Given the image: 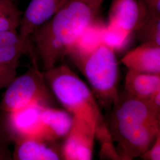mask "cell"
Instances as JSON below:
<instances>
[{"instance_id": "obj_4", "label": "cell", "mask_w": 160, "mask_h": 160, "mask_svg": "<svg viewBox=\"0 0 160 160\" xmlns=\"http://www.w3.org/2000/svg\"><path fill=\"white\" fill-rule=\"evenodd\" d=\"M74 62L99 102L104 107L112 106L119 95L118 63L114 50L102 43L90 53Z\"/></svg>"}, {"instance_id": "obj_17", "label": "cell", "mask_w": 160, "mask_h": 160, "mask_svg": "<svg viewBox=\"0 0 160 160\" xmlns=\"http://www.w3.org/2000/svg\"><path fill=\"white\" fill-rule=\"evenodd\" d=\"M136 32L142 43L160 46V16L146 18Z\"/></svg>"}, {"instance_id": "obj_7", "label": "cell", "mask_w": 160, "mask_h": 160, "mask_svg": "<svg viewBox=\"0 0 160 160\" xmlns=\"http://www.w3.org/2000/svg\"><path fill=\"white\" fill-rule=\"evenodd\" d=\"M66 0H32L22 16L20 35L26 39L49 20L63 6Z\"/></svg>"}, {"instance_id": "obj_14", "label": "cell", "mask_w": 160, "mask_h": 160, "mask_svg": "<svg viewBox=\"0 0 160 160\" xmlns=\"http://www.w3.org/2000/svg\"><path fill=\"white\" fill-rule=\"evenodd\" d=\"M106 24L98 18L81 33L74 45L70 48L67 55L74 59L84 57L103 43V33Z\"/></svg>"}, {"instance_id": "obj_6", "label": "cell", "mask_w": 160, "mask_h": 160, "mask_svg": "<svg viewBox=\"0 0 160 160\" xmlns=\"http://www.w3.org/2000/svg\"><path fill=\"white\" fill-rule=\"evenodd\" d=\"M65 138L61 151L62 159L92 160L96 135L90 126L74 118L72 128Z\"/></svg>"}, {"instance_id": "obj_19", "label": "cell", "mask_w": 160, "mask_h": 160, "mask_svg": "<svg viewBox=\"0 0 160 160\" xmlns=\"http://www.w3.org/2000/svg\"><path fill=\"white\" fill-rule=\"evenodd\" d=\"M17 67L0 63V90L6 88L17 76Z\"/></svg>"}, {"instance_id": "obj_11", "label": "cell", "mask_w": 160, "mask_h": 160, "mask_svg": "<svg viewBox=\"0 0 160 160\" xmlns=\"http://www.w3.org/2000/svg\"><path fill=\"white\" fill-rule=\"evenodd\" d=\"M48 141L33 138H25L14 141L12 160H58L62 159Z\"/></svg>"}, {"instance_id": "obj_21", "label": "cell", "mask_w": 160, "mask_h": 160, "mask_svg": "<svg viewBox=\"0 0 160 160\" xmlns=\"http://www.w3.org/2000/svg\"><path fill=\"white\" fill-rule=\"evenodd\" d=\"M143 160H160V133L156 138L154 142L151 147L141 156Z\"/></svg>"}, {"instance_id": "obj_1", "label": "cell", "mask_w": 160, "mask_h": 160, "mask_svg": "<svg viewBox=\"0 0 160 160\" xmlns=\"http://www.w3.org/2000/svg\"><path fill=\"white\" fill-rule=\"evenodd\" d=\"M105 0H66L63 6L32 36L44 71L67 53L82 31L98 20Z\"/></svg>"}, {"instance_id": "obj_20", "label": "cell", "mask_w": 160, "mask_h": 160, "mask_svg": "<svg viewBox=\"0 0 160 160\" xmlns=\"http://www.w3.org/2000/svg\"><path fill=\"white\" fill-rule=\"evenodd\" d=\"M139 1L143 8L146 18L160 16V0H139Z\"/></svg>"}, {"instance_id": "obj_10", "label": "cell", "mask_w": 160, "mask_h": 160, "mask_svg": "<svg viewBox=\"0 0 160 160\" xmlns=\"http://www.w3.org/2000/svg\"><path fill=\"white\" fill-rule=\"evenodd\" d=\"M34 46L30 39L22 38L18 32H0V63L18 67L19 61L24 55H30L36 61Z\"/></svg>"}, {"instance_id": "obj_22", "label": "cell", "mask_w": 160, "mask_h": 160, "mask_svg": "<svg viewBox=\"0 0 160 160\" xmlns=\"http://www.w3.org/2000/svg\"><path fill=\"white\" fill-rule=\"evenodd\" d=\"M13 1H16V0H13Z\"/></svg>"}, {"instance_id": "obj_15", "label": "cell", "mask_w": 160, "mask_h": 160, "mask_svg": "<svg viewBox=\"0 0 160 160\" xmlns=\"http://www.w3.org/2000/svg\"><path fill=\"white\" fill-rule=\"evenodd\" d=\"M22 14L13 0H0V32H17Z\"/></svg>"}, {"instance_id": "obj_8", "label": "cell", "mask_w": 160, "mask_h": 160, "mask_svg": "<svg viewBox=\"0 0 160 160\" xmlns=\"http://www.w3.org/2000/svg\"><path fill=\"white\" fill-rule=\"evenodd\" d=\"M146 16L139 0H112L108 23L118 25L128 32H136Z\"/></svg>"}, {"instance_id": "obj_13", "label": "cell", "mask_w": 160, "mask_h": 160, "mask_svg": "<svg viewBox=\"0 0 160 160\" xmlns=\"http://www.w3.org/2000/svg\"><path fill=\"white\" fill-rule=\"evenodd\" d=\"M160 90V74H151L128 70L125 80V92L134 97L148 101Z\"/></svg>"}, {"instance_id": "obj_18", "label": "cell", "mask_w": 160, "mask_h": 160, "mask_svg": "<svg viewBox=\"0 0 160 160\" xmlns=\"http://www.w3.org/2000/svg\"><path fill=\"white\" fill-rule=\"evenodd\" d=\"M12 142L6 119L0 117V160H12L10 148Z\"/></svg>"}, {"instance_id": "obj_3", "label": "cell", "mask_w": 160, "mask_h": 160, "mask_svg": "<svg viewBox=\"0 0 160 160\" xmlns=\"http://www.w3.org/2000/svg\"><path fill=\"white\" fill-rule=\"evenodd\" d=\"M43 74L58 102L74 119L86 123L94 131L103 157L119 160L109 126L96 98L86 83L65 64L57 65Z\"/></svg>"}, {"instance_id": "obj_9", "label": "cell", "mask_w": 160, "mask_h": 160, "mask_svg": "<svg viewBox=\"0 0 160 160\" xmlns=\"http://www.w3.org/2000/svg\"><path fill=\"white\" fill-rule=\"evenodd\" d=\"M121 63L128 70L135 72L160 74V46L141 43L128 52Z\"/></svg>"}, {"instance_id": "obj_12", "label": "cell", "mask_w": 160, "mask_h": 160, "mask_svg": "<svg viewBox=\"0 0 160 160\" xmlns=\"http://www.w3.org/2000/svg\"><path fill=\"white\" fill-rule=\"evenodd\" d=\"M43 139L53 141L66 137L74 122L73 116L67 110L43 106L40 110Z\"/></svg>"}, {"instance_id": "obj_5", "label": "cell", "mask_w": 160, "mask_h": 160, "mask_svg": "<svg viewBox=\"0 0 160 160\" xmlns=\"http://www.w3.org/2000/svg\"><path fill=\"white\" fill-rule=\"evenodd\" d=\"M52 96L43 74L34 62L28 71L16 76L6 88L0 102V112L14 113L34 106H50Z\"/></svg>"}, {"instance_id": "obj_16", "label": "cell", "mask_w": 160, "mask_h": 160, "mask_svg": "<svg viewBox=\"0 0 160 160\" xmlns=\"http://www.w3.org/2000/svg\"><path fill=\"white\" fill-rule=\"evenodd\" d=\"M132 33L116 24H106L103 33V43L114 51L123 49L131 39Z\"/></svg>"}, {"instance_id": "obj_2", "label": "cell", "mask_w": 160, "mask_h": 160, "mask_svg": "<svg viewBox=\"0 0 160 160\" xmlns=\"http://www.w3.org/2000/svg\"><path fill=\"white\" fill-rule=\"evenodd\" d=\"M109 128L119 159L141 157L160 133V112L124 92L112 106Z\"/></svg>"}]
</instances>
